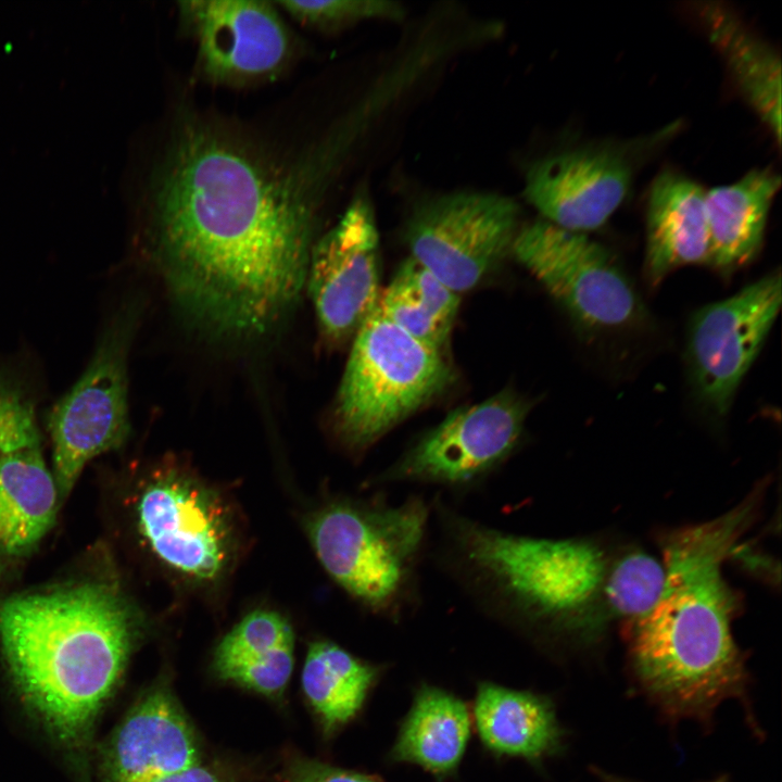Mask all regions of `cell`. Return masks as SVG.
Listing matches in <instances>:
<instances>
[{
    "label": "cell",
    "instance_id": "1",
    "mask_svg": "<svg viewBox=\"0 0 782 782\" xmlns=\"http://www.w3.org/2000/svg\"><path fill=\"white\" fill-rule=\"evenodd\" d=\"M333 129L295 155L234 128L182 121L152 201V244L177 306L215 336L269 330L306 282L316 213L351 150Z\"/></svg>",
    "mask_w": 782,
    "mask_h": 782
},
{
    "label": "cell",
    "instance_id": "2",
    "mask_svg": "<svg viewBox=\"0 0 782 782\" xmlns=\"http://www.w3.org/2000/svg\"><path fill=\"white\" fill-rule=\"evenodd\" d=\"M762 490L660 538L664 589L631 626L629 655L636 681L668 717L709 721L721 702L745 695L747 672L731 632L739 597L722 565L755 520Z\"/></svg>",
    "mask_w": 782,
    "mask_h": 782
},
{
    "label": "cell",
    "instance_id": "3",
    "mask_svg": "<svg viewBox=\"0 0 782 782\" xmlns=\"http://www.w3.org/2000/svg\"><path fill=\"white\" fill-rule=\"evenodd\" d=\"M429 556L490 620L527 638L590 644L613 619L605 598L611 557L582 539L519 534L475 519L438 492Z\"/></svg>",
    "mask_w": 782,
    "mask_h": 782
},
{
    "label": "cell",
    "instance_id": "4",
    "mask_svg": "<svg viewBox=\"0 0 782 782\" xmlns=\"http://www.w3.org/2000/svg\"><path fill=\"white\" fill-rule=\"evenodd\" d=\"M138 625L115 583L84 582L9 598L0 608V642L25 701L73 742L117 684Z\"/></svg>",
    "mask_w": 782,
    "mask_h": 782
},
{
    "label": "cell",
    "instance_id": "5",
    "mask_svg": "<svg viewBox=\"0 0 782 782\" xmlns=\"http://www.w3.org/2000/svg\"><path fill=\"white\" fill-rule=\"evenodd\" d=\"M431 502L409 494L392 504L381 490L327 502L307 531L327 573L367 614L399 623L421 601L420 568L429 556Z\"/></svg>",
    "mask_w": 782,
    "mask_h": 782
},
{
    "label": "cell",
    "instance_id": "6",
    "mask_svg": "<svg viewBox=\"0 0 782 782\" xmlns=\"http://www.w3.org/2000/svg\"><path fill=\"white\" fill-rule=\"evenodd\" d=\"M335 406V431L363 454L404 419L442 394L454 373L436 350L377 307L354 336Z\"/></svg>",
    "mask_w": 782,
    "mask_h": 782
},
{
    "label": "cell",
    "instance_id": "7",
    "mask_svg": "<svg viewBox=\"0 0 782 782\" xmlns=\"http://www.w3.org/2000/svg\"><path fill=\"white\" fill-rule=\"evenodd\" d=\"M528 404L512 391L451 412L365 482L414 483L464 495L483 487L521 443Z\"/></svg>",
    "mask_w": 782,
    "mask_h": 782
},
{
    "label": "cell",
    "instance_id": "8",
    "mask_svg": "<svg viewBox=\"0 0 782 782\" xmlns=\"http://www.w3.org/2000/svg\"><path fill=\"white\" fill-rule=\"evenodd\" d=\"M134 325L131 310L113 319L86 370L49 415L59 497L71 493L89 461L119 447L129 433L127 353Z\"/></svg>",
    "mask_w": 782,
    "mask_h": 782
},
{
    "label": "cell",
    "instance_id": "9",
    "mask_svg": "<svg viewBox=\"0 0 782 782\" xmlns=\"http://www.w3.org/2000/svg\"><path fill=\"white\" fill-rule=\"evenodd\" d=\"M519 214L515 200L494 192L426 200L406 226L411 256L454 292L468 291L512 252Z\"/></svg>",
    "mask_w": 782,
    "mask_h": 782
},
{
    "label": "cell",
    "instance_id": "10",
    "mask_svg": "<svg viewBox=\"0 0 782 782\" xmlns=\"http://www.w3.org/2000/svg\"><path fill=\"white\" fill-rule=\"evenodd\" d=\"M512 252L582 326L615 329L642 314L627 275L605 247L583 232L541 218L519 228Z\"/></svg>",
    "mask_w": 782,
    "mask_h": 782
},
{
    "label": "cell",
    "instance_id": "11",
    "mask_svg": "<svg viewBox=\"0 0 782 782\" xmlns=\"http://www.w3.org/2000/svg\"><path fill=\"white\" fill-rule=\"evenodd\" d=\"M673 128L633 140L597 141L533 163L524 194L543 219L568 230L600 228L622 204L636 169Z\"/></svg>",
    "mask_w": 782,
    "mask_h": 782
},
{
    "label": "cell",
    "instance_id": "12",
    "mask_svg": "<svg viewBox=\"0 0 782 782\" xmlns=\"http://www.w3.org/2000/svg\"><path fill=\"white\" fill-rule=\"evenodd\" d=\"M780 272L693 316L688 360L696 393L712 413L724 415L757 357L781 307Z\"/></svg>",
    "mask_w": 782,
    "mask_h": 782
},
{
    "label": "cell",
    "instance_id": "13",
    "mask_svg": "<svg viewBox=\"0 0 782 782\" xmlns=\"http://www.w3.org/2000/svg\"><path fill=\"white\" fill-rule=\"evenodd\" d=\"M380 240L373 205L361 193L311 250L306 281L323 335L355 336L378 305Z\"/></svg>",
    "mask_w": 782,
    "mask_h": 782
},
{
    "label": "cell",
    "instance_id": "14",
    "mask_svg": "<svg viewBox=\"0 0 782 782\" xmlns=\"http://www.w3.org/2000/svg\"><path fill=\"white\" fill-rule=\"evenodd\" d=\"M178 12L195 41L201 72L216 84L270 78L291 58V36L267 1L189 0L178 3Z\"/></svg>",
    "mask_w": 782,
    "mask_h": 782
},
{
    "label": "cell",
    "instance_id": "15",
    "mask_svg": "<svg viewBox=\"0 0 782 782\" xmlns=\"http://www.w3.org/2000/svg\"><path fill=\"white\" fill-rule=\"evenodd\" d=\"M137 513L150 547L175 570L209 580L226 565V517L209 489L181 475L166 474L142 491Z\"/></svg>",
    "mask_w": 782,
    "mask_h": 782
},
{
    "label": "cell",
    "instance_id": "16",
    "mask_svg": "<svg viewBox=\"0 0 782 782\" xmlns=\"http://www.w3.org/2000/svg\"><path fill=\"white\" fill-rule=\"evenodd\" d=\"M199 765L195 732L165 686L134 705L110 739L103 761L105 782H161Z\"/></svg>",
    "mask_w": 782,
    "mask_h": 782
},
{
    "label": "cell",
    "instance_id": "17",
    "mask_svg": "<svg viewBox=\"0 0 782 782\" xmlns=\"http://www.w3.org/2000/svg\"><path fill=\"white\" fill-rule=\"evenodd\" d=\"M706 190L667 169L653 180L646 207L645 270L651 283L685 265L709 264Z\"/></svg>",
    "mask_w": 782,
    "mask_h": 782
},
{
    "label": "cell",
    "instance_id": "18",
    "mask_svg": "<svg viewBox=\"0 0 782 782\" xmlns=\"http://www.w3.org/2000/svg\"><path fill=\"white\" fill-rule=\"evenodd\" d=\"M694 11L741 96L780 142L781 61L778 52L720 2H697Z\"/></svg>",
    "mask_w": 782,
    "mask_h": 782
},
{
    "label": "cell",
    "instance_id": "19",
    "mask_svg": "<svg viewBox=\"0 0 782 782\" xmlns=\"http://www.w3.org/2000/svg\"><path fill=\"white\" fill-rule=\"evenodd\" d=\"M781 177L769 167L754 168L737 181L706 190L709 264L731 272L758 253Z\"/></svg>",
    "mask_w": 782,
    "mask_h": 782
},
{
    "label": "cell",
    "instance_id": "20",
    "mask_svg": "<svg viewBox=\"0 0 782 782\" xmlns=\"http://www.w3.org/2000/svg\"><path fill=\"white\" fill-rule=\"evenodd\" d=\"M474 712L481 741L499 755L538 760L560 747L563 730L545 696L481 682Z\"/></svg>",
    "mask_w": 782,
    "mask_h": 782
},
{
    "label": "cell",
    "instance_id": "21",
    "mask_svg": "<svg viewBox=\"0 0 782 782\" xmlns=\"http://www.w3.org/2000/svg\"><path fill=\"white\" fill-rule=\"evenodd\" d=\"M58 499L39 447L0 455V552L35 547L54 524Z\"/></svg>",
    "mask_w": 782,
    "mask_h": 782
},
{
    "label": "cell",
    "instance_id": "22",
    "mask_svg": "<svg viewBox=\"0 0 782 782\" xmlns=\"http://www.w3.org/2000/svg\"><path fill=\"white\" fill-rule=\"evenodd\" d=\"M469 735L470 716L465 703L444 690L424 685L416 693L391 757L444 775L458 765Z\"/></svg>",
    "mask_w": 782,
    "mask_h": 782
},
{
    "label": "cell",
    "instance_id": "23",
    "mask_svg": "<svg viewBox=\"0 0 782 782\" xmlns=\"http://www.w3.org/2000/svg\"><path fill=\"white\" fill-rule=\"evenodd\" d=\"M458 306V293L412 256L401 264L378 302L380 311L396 326L441 352Z\"/></svg>",
    "mask_w": 782,
    "mask_h": 782
},
{
    "label": "cell",
    "instance_id": "24",
    "mask_svg": "<svg viewBox=\"0 0 782 782\" xmlns=\"http://www.w3.org/2000/svg\"><path fill=\"white\" fill-rule=\"evenodd\" d=\"M381 668L329 641L311 644L302 670V688L325 729L348 723L360 711Z\"/></svg>",
    "mask_w": 782,
    "mask_h": 782
},
{
    "label": "cell",
    "instance_id": "25",
    "mask_svg": "<svg viewBox=\"0 0 782 782\" xmlns=\"http://www.w3.org/2000/svg\"><path fill=\"white\" fill-rule=\"evenodd\" d=\"M664 584L663 562L654 556L630 550L611 558L605 584V598L611 618L634 625L656 605Z\"/></svg>",
    "mask_w": 782,
    "mask_h": 782
},
{
    "label": "cell",
    "instance_id": "26",
    "mask_svg": "<svg viewBox=\"0 0 782 782\" xmlns=\"http://www.w3.org/2000/svg\"><path fill=\"white\" fill-rule=\"evenodd\" d=\"M293 647V631L285 617L272 610H255L220 641L215 651V669L223 678L230 671L266 663Z\"/></svg>",
    "mask_w": 782,
    "mask_h": 782
},
{
    "label": "cell",
    "instance_id": "27",
    "mask_svg": "<svg viewBox=\"0 0 782 782\" xmlns=\"http://www.w3.org/2000/svg\"><path fill=\"white\" fill-rule=\"evenodd\" d=\"M286 12L304 25L336 28L364 20L399 21L403 7L387 0L277 1Z\"/></svg>",
    "mask_w": 782,
    "mask_h": 782
},
{
    "label": "cell",
    "instance_id": "28",
    "mask_svg": "<svg viewBox=\"0 0 782 782\" xmlns=\"http://www.w3.org/2000/svg\"><path fill=\"white\" fill-rule=\"evenodd\" d=\"M34 405L25 391L0 375V455L39 447Z\"/></svg>",
    "mask_w": 782,
    "mask_h": 782
},
{
    "label": "cell",
    "instance_id": "29",
    "mask_svg": "<svg viewBox=\"0 0 782 782\" xmlns=\"http://www.w3.org/2000/svg\"><path fill=\"white\" fill-rule=\"evenodd\" d=\"M288 782H380L360 772L345 770L317 761H303L294 766Z\"/></svg>",
    "mask_w": 782,
    "mask_h": 782
},
{
    "label": "cell",
    "instance_id": "30",
    "mask_svg": "<svg viewBox=\"0 0 782 782\" xmlns=\"http://www.w3.org/2000/svg\"><path fill=\"white\" fill-rule=\"evenodd\" d=\"M161 782H224L212 769L202 765L172 775Z\"/></svg>",
    "mask_w": 782,
    "mask_h": 782
},
{
    "label": "cell",
    "instance_id": "31",
    "mask_svg": "<svg viewBox=\"0 0 782 782\" xmlns=\"http://www.w3.org/2000/svg\"><path fill=\"white\" fill-rule=\"evenodd\" d=\"M594 773L597 774V777L602 780V782H634L632 780L605 772L601 769H596L594 771ZM712 782H727V781L723 778H719L718 780L712 781Z\"/></svg>",
    "mask_w": 782,
    "mask_h": 782
}]
</instances>
